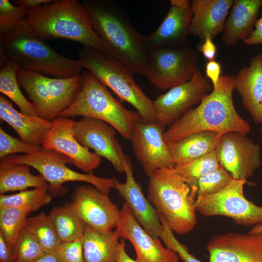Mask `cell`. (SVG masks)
Instances as JSON below:
<instances>
[{
	"label": "cell",
	"instance_id": "cell-3",
	"mask_svg": "<svg viewBox=\"0 0 262 262\" xmlns=\"http://www.w3.org/2000/svg\"><path fill=\"white\" fill-rule=\"evenodd\" d=\"M0 64L14 61L19 68L57 78L81 74L79 59L65 57L40 38L26 18L14 26L0 31Z\"/></svg>",
	"mask_w": 262,
	"mask_h": 262
},
{
	"label": "cell",
	"instance_id": "cell-6",
	"mask_svg": "<svg viewBox=\"0 0 262 262\" xmlns=\"http://www.w3.org/2000/svg\"><path fill=\"white\" fill-rule=\"evenodd\" d=\"M78 55L82 68L121 100L131 104L141 115L142 122L156 121L154 102L137 84L132 71L113 56L94 48L83 47Z\"/></svg>",
	"mask_w": 262,
	"mask_h": 262
},
{
	"label": "cell",
	"instance_id": "cell-48",
	"mask_svg": "<svg viewBox=\"0 0 262 262\" xmlns=\"http://www.w3.org/2000/svg\"><path fill=\"white\" fill-rule=\"evenodd\" d=\"M249 232L253 234H262V224L252 227Z\"/></svg>",
	"mask_w": 262,
	"mask_h": 262
},
{
	"label": "cell",
	"instance_id": "cell-13",
	"mask_svg": "<svg viewBox=\"0 0 262 262\" xmlns=\"http://www.w3.org/2000/svg\"><path fill=\"white\" fill-rule=\"evenodd\" d=\"M211 86L198 69L188 82L175 86L153 101L156 122L165 127L179 120L208 94Z\"/></svg>",
	"mask_w": 262,
	"mask_h": 262
},
{
	"label": "cell",
	"instance_id": "cell-35",
	"mask_svg": "<svg viewBox=\"0 0 262 262\" xmlns=\"http://www.w3.org/2000/svg\"><path fill=\"white\" fill-rule=\"evenodd\" d=\"M12 252V262H34L45 254L36 238L24 228L20 231Z\"/></svg>",
	"mask_w": 262,
	"mask_h": 262
},
{
	"label": "cell",
	"instance_id": "cell-25",
	"mask_svg": "<svg viewBox=\"0 0 262 262\" xmlns=\"http://www.w3.org/2000/svg\"><path fill=\"white\" fill-rule=\"evenodd\" d=\"M0 118L10 125L23 142L40 147L43 137L50 129L52 122L37 115L29 116L16 110L11 102L0 96Z\"/></svg>",
	"mask_w": 262,
	"mask_h": 262
},
{
	"label": "cell",
	"instance_id": "cell-33",
	"mask_svg": "<svg viewBox=\"0 0 262 262\" xmlns=\"http://www.w3.org/2000/svg\"><path fill=\"white\" fill-rule=\"evenodd\" d=\"M219 165L214 150L199 158L176 165L174 169L189 183L196 185L199 179L214 171Z\"/></svg>",
	"mask_w": 262,
	"mask_h": 262
},
{
	"label": "cell",
	"instance_id": "cell-45",
	"mask_svg": "<svg viewBox=\"0 0 262 262\" xmlns=\"http://www.w3.org/2000/svg\"><path fill=\"white\" fill-rule=\"evenodd\" d=\"M0 262H12V250L0 232Z\"/></svg>",
	"mask_w": 262,
	"mask_h": 262
},
{
	"label": "cell",
	"instance_id": "cell-41",
	"mask_svg": "<svg viewBox=\"0 0 262 262\" xmlns=\"http://www.w3.org/2000/svg\"><path fill=\"white\" fill-rule=\"evenodd\" d=\"M205 68L206 76L211 81L213 88L217 87L221 76V64L214 60L208 61L206 64Z\"/></svg>",
	"mask_w": 262,
	"mask_h": 262
},
{
	"label": "cell",
	"instance_id": "cell-9",
	"mask_svg": "<svg viewBox=\"0 0 262 262\" xmlns=\"http://www.w3.org/2000/svg\"><path fill=\"white\" fill-rule=\"evenodd\" d=\"M197 51L188 45L150 49L143 75L157 88L164 90L189 81L198 69Z\"/></svg>",
	"mask_w": 262,
	"mask_h": 262
},
{
	"label": "cell",
	"instance_id": "cell-29",
	"mask_svg": "<svg viewBox=\"0 0 262 262\" xmlns=\"http://www.w3.org/2000/svg\"><path fill=\"white\" fill-rule=\"evenodd\" d=\"M62 242H71L83 237L85 224L70 206H60L49 215Z\"/></svg>",
	"mask_w": 262,
	"mask_h": 262
},
{
	"label": "cell",
	"instance_id": "cell-32",
	"mask_svg": "<svg viewBox=\"0 0 262 262\" xmlns=\"http://www.w3.org/2000/svg\"><path fill=\"white\" fill-rule=\"evenodd\" d=\"M49 190L46 187L35 188L13 195L0 194V208H16L29 213L35 211L51 201L52 196Z\"/></svg>",
	"mask_w": 262,
	"mask_h": 262
},
{
	"label": "cell",
	"instance_id": "cell-12",
	"mask_svg": "<svg viewBox=\"0 0 262 262\" xmlns=\"http://www.w3.org/2000/svg\"><path fill=\"white\" fill-rule=\"evenodd\" d=\"M215 150L219 164L234 180L247 181L261 166L260 146L242 133L221 135Z\"/></svg>",
	"mask_w": 262,
	"mask_h": 262
},
{
	"label": "cell",
	"instance_id": "cell-11",
	"mask_svg": "<svg viewBox=\"0 0 262 262\" xmlns=\"http://www.w3.org/2000/svg\"><path fill=\"white\" fill-rule=\"evenodd\" d=\"M247 181L233 179L221 191L197 197L196 212L204 216L221 215L231 218L238 225L249 227L262 224V207L246 198L244 186Z\"/></svg>",
	"mask_w": 262,
	"mask_h": 262
},
{
	"label": "cell",
	"instance_id": "cell-15",
	"mask_svg": "<svg viewBox=\"0 0 262 262\" xmlns=\"http://www.w3.org/2000/svg\"><path fill=\"white\" fill-rule=\"evenodd\" d=\"M165 127L157 122H139L134 126L130 139L134 154L148 177L164 168H174L167 143Z\"/></svg>",
	"mask_w": 262,
	"mask_h": 262
},
{
	"label": "cell",
	"instance_id": "cell-39",
	"mask_svg": "<svg viewBox=\"0 0 262 262\" xmlns=\"http://www.w3.org/2000/svg\"><path fill=\"white\" fill-rule=\"evenodd\" d=\"M29 10L13 5L8 0H0V31L10 28L27 17Z\"/></svg>",
	"mask_w": 262,
	"mask_h": 262
},
{
	"label": "cell",
	"instance_id": "cell-4",
	"mask_svg": "<svg viewBox=\"0 0 262 262\" xmlns=\"http://www.w3.org/2000/svg\"><path fill=\"white\" fill-rule=\"evenodd\" d=\"M26 18L35 33L42 39L64 38L77 42L84 47L106 53L95 32L90 15L77 0H56L29 10Z\"/></svg>",
	"mask_w": 262,
	"mask_h": 262
},
{
	"label": "cell",
	"instance_id": "cell-1",
	"mask_svg": "<svg viewBox=\"0 0 262 262\" xmlns=\"http://www.w3.org/2000/svg\"><path fill=\"white\" fill-rule=\"evenodd\" d=\"M234 89L235 77L221 75L217 87L164 131L165 142H173L202 131H215L220 135L236 131L247 135L250 126L235 109L232 97Z\"/></svg>",
	"mask_w": 262,
	"mask_h": 262
},
{
	"label": "cell",
	"instance_id": "cell-8",
	"mask_svg": "<svg viewBox=\"0 0 262 262\" xmlns=\"http://www.w3.org/2000/svg\"><path fill=\"white\" fill-rule=\"evenodd\" d=\"M17 79L32 101L36 115L50 122L70 106L82 84L81 74L69 78H50L20 68Z\"/></svg>",
	"mask_w": 262,
	"mask_h": 262
},
{
	"label": "cell",
	"instance_id": "cell-20",
	"mask_svg": "<svg viewBox=\"0 0 262 262\" xmlns=\"http://www.w3.org/2000/svg\"><path fill=\"white\" fill-rule=\"evenodd\" d=\"M170 8L158 28L145 35L149 49L176 48L188 45L193 12L189 0H171Z\"/></svg>",
	"mask_w": 262,
	"mask_h": 262
},
{
	"label": "cell",
	"instance_id": "cell-36",
	"mask_svg": "<svg viewBox=\"0 0 262 262\" xmlns=\"http://www.w3.org/2000/svg\"><path fill=\"white\" fill-rule=\"evenodd\" d=\"M233 179L229 172L220 164L216 170L198 180L197 197L217 193L226 188Z\"/></svg>",
	"mask_w": 262,
	"mask_h": 262
},
{
	"label": "cell",
	"instance_id": "cell-21",
	"mask_svg": "<svg viewBox=\"0 0 262 262\" xmlns=\"http://www.w3.org/2000/svg\"><path fill=\"white\" fill-rule=\"evenodd\" d=\"M124 164L126 180L122 183L114 178L113 188L125 200L132 215L144 229L153 238H160L163 227L158 212L145 197L141 187L135 180L129 156Z\"/></svg>",
	"mask_w": 262,
	"mask_h": 262
},
{
	"label": "cell",
	"instance_id": "cell-47",
	"mask_svg": "<svg viewBox=\"0 0 262 262\" xmlns=\"http://www.w3.org/2000/svg\"><path fill=\"white\" fill-rule=\"evenodd\" d=\"M34 262H61L57 251L45 253Z\"/></svg>",
	"mask_w": 262,
	"mask_h": 262
},
{
	"label": "cell",
	"instance_id": "cell-16",
	"mask_svg": "<svg viewBox=\"0 0 262 262\" xmlns=\"http://www.w3.org/2000/svg\"><path fill=\"white\" fill-rule=\"evenodd\" d=\"M69 205L85 225L106 232L116 228L120 210L108 194L93 185L78 187Z\"/></svg>",
	"mask_w": 262,
	"mask_h": 262
},
{
	"label": "cell",
	"instance_id": "cell-34",
	"mask_svg": "<svg viewBox=\"0 0 262 262\" xmlns=\"http://www.w3.org/2000/svg\"><path fill=\"white\" fill-rule=\"evenodd\" d=\"M29 213L18 208H0V232L12 250Z\"/></svg>",
	"mask_w": 262,
	"mask_h": 262
},
{
	"label": "cell",
	"instance_id": "cell-43",
	"mask_svg": "<svg viewBox=\"0 0 262 262\" xmlns=\"http://www.w3.org/2000/svg\"><path fill=\"white\" fill-rule=\"evenodd\" d=\"M197 49L209 61L214 60L217 48L211 37L207 36L203 42L197 46Z\"/></svg>",
	"mask_w": 262,
	"mask_h": 262
},
{
	"label": "cell",
	"instance_id": "cell-5",
	"mask_svg": "<svg viewBox=\"0 0 262 262\" xmlns=\"http://www.w3.org/2000/svg\"><path fill=\"white\" fill-rule=\"evenodd\" d=\"M197 193V186L189 183L174 168L160 169L149 176L147 199L177 234H186L196 225Z\"/></svg>",
	"mask_w": 262,
	"mask_h": 262
},
{
	"label": "cell",
	"instance_id": "cell-19",
	"mask_svg": "<svg viewBox=\"0 0 262 262\" xmlns=\"http://www.w3.org/2000/svg\"><path fill=\"white\" fill-rule=\"evenodd\" d=\"M209 262H262V234L229 232L213 235Z\"/></svg>",
	"mask_w": 262,
	"mask_h": 262
},
{
	"label": "cell",
	"instance_id": "cell-7",
	"mask_svg": "<svg viewBox=\"0 0 262 262\" xmlns=\"http://www.w3.org/2000/svg\"><path fill=\"white\" fill-rule=\"evenodd\" d=\"M82 84L76 98L58 116H82L101 120L130 140L136 124L142 122L137 111L126 108L89 71L82 73Z\"/></svg>",
	"mask_w": 262,
	"mask_h": 262
},
{
	"label": "cell",
	"instance_id": "cell-31",
	"mask_svg": "<svg viewBox=\"0 0 262 262\" xmlns=\"http://www.w3.org/2000/svg\"><path fill=\"white\" fill-rule=\"evenodd\" d=\"M24 228L36 238L45 253L56 252L62 243L49 216L44 212L27 218Z\"/></svg>",
	"mask_w": 262,
	"mask_h": 262
},
{
	"label": "cell",
	"instance_id": "cell-30",
	"mask_svg": "<svg viewBox=\"0 0 262 262\" xmlns=\"http://www.w3.org/2000/svg\"><path fill=\"white\" fill-rule=\"evenodd\" d=\"M18 68L16 63L11 60L0 67V91L16 103L23 114L37 115L33 104L26 98L20 89L17 79Z\"/></svg>",
	"mask_w": 262,
	"mask_h": 262
},
{
	"label": "cell",
	"instance_id": "cell-18",
	"mask_svg": "<svg viewBox=\"0 0 262 262\" xmlns=\"http://www.w3.org/2000/svg\"><path fill=\"white\" fill-rule=\"evenodd\" d=\"M115 229L120 237L131 243L137 262H180L176 253L164 247L159 238H153L144 229L125 202L120 209Z\"/></svg>",
	"mask_w": 262,
	"mask_h": 262
},
{
	"label": "cell",
	"instance_id": "cell-14",
	"mask_svg": "<svg viewBox=\"0 0 262 262\" xmlns=\"http://www.w3.org/2000/svg\"><path fill=\"white\" fill-rule=\"evenodd\" d=\"M116 130L101 120L83 116L75 121L74 135L82 146L107 160L118 172H124L128 157L116 137Z\"/></svg>",
	"mask_w": 262,
	"mask_h": 262
},
{
	"label": "cell",
	"instance_id": "cell-46",
	"mask_svg": "<svg viewBox=\"0 0 262 262\" xmlns=\"http://www.w3.org/2000/svg\"><path fill=\"white\" fill-rule=\"evenodd\" d=\"M116 262H137L131 258L126 252L124 240H121L119 244Z\"/></svg>",
	"mask_w": 262,
	"mask_h": 262
},
{
	"label": "cell",
	"instance_id": "cell-49",
	"mask_svg": "<svg viewBox=\"0 0 262 262\" xmlns=\"http://www.w3.org/2000/svg\"><path fill=\"white\" fill-rule=\"evenodd\" d=\"M260 131H261V136H262V124L261 128L260 129Z\"/></svg>",
	"mask_w": 262,
	"mask_h": 262
},
{
	"label": "cell",
	"instance_id": "cell-24",
	"mask_svg": "<svg viewBox=\"0 0 262 262\" xmlns=\"http://www.w3.org/2000/svg\"><path fill=\"white\" fill-rule=\"evenodd\" d=\"M262 5V0H234L222 32L225 46H234L250 35Z\"/></svg>",
	"mask_w": 262,
	"mask_h": 262
},
{
	"label": "cell",
	"instance_id": "cell-27",
	"mask_svg": "<svg viewBox=\"0 0 262 262\" xmlns=\"http://www.w3.org/2000/svg\"><path fill=\"white\" fill-rule=\"evenodd\" d=\"M120 238L115 229L103 232L85 226L82 237L84 262H116Z\"/></svg>",
	"mask_w": 262,
	"mask_h": 262
},
{
	"label": "cell",
	"instance_id": "cell-28",
	"mask_svg": "<svg viewBox=\"0 0 262 262\" xmlns=\"http://www.w3.org/2000/svg\"><path fill=\"white\" fill-rule=\"evenodd\" d=\"M27 164L15 163L7 156L0 160V194L8 192L24 191L30 187H46L48 182L40 174L36 176L31 172Z\"/></svg>",
	"mask_w": 262,
	"mask_h": 262
},
{
	"label": "cell",
	"instance_id": "cell-17",
	"mask_svg": "<svg viewBox=\"0 0 262 262\" xmlns=\"http://www.w3.org/2000/svg\"><path fill=\"white\" fill-rule=\"evenodd\" d=\"M75 123V121L68 117H57L44 135L41 146L45 149L55 150L66 155L72 161V164L89 173L99 165L101 159L77 141L73 133Z\"/></svg>",
	"mask_w": 262,
	"mask_h": 262
},
{
	"label": "cell",
	"instance_id": "cell-37",
	"mask_svg": "<svg viewBox=\"0 0 262 262\" xmlns=\"http://www.w3.org/2000/svg\"><path fill=\"white\" fill-rule=\"evenodd\" d=\"M44 149L42 146H35L25 143L13 137L0 128V158L16 153L30 154Z\"/></svg>",
	"mask_w": 262,
	"mask_h": 262
},
{
	"label": "cell",
	"instance_id": "cell-40",
	"mask_svg": "<svg viewBox=\"0 0 262 262\" xmlns=\"http://www.w3.org/2000/svg\"><path fill=\"white\" fill-rule=\"evenodd\" d=\"M57 251L61 262H84L82 237L71 242H62Z\"/></svg>",
	"mask_w": 262,
	"mask_h": 262
},
{
	"label": "cell",
	"instance_id": "cell-42",
	"mask_svg": "<svg viewBox=\"0 0 262 262\" xmlns=\"http://www.w3.org/2000/svg\"><path fill=\"white\" fill-rule=\"evenodd\" d=\"M243 41L248 46H262V17L257 20L254 28L250 35Z\"/></svg>",
	"mask_w": 262,
	"mask_h": 262
},
{
	"label": "cell",
	"instance_id": "cell-44",
	"mask_svg": "<svg viewBox=\"0 0 262 262\" xmlns=\"http://www.w3.org/2000/svg\"><path fill=\"white\" fill-rule=\"evenodd\" d=\"M54 1L53 0H14L13 2L17 6L30 10L41 5L50 4Z\"/></svg>",
	"mask_w": 262,
	"mask_h": 262
},
{
	"label": "cell",
	"instance_id": "cell-38",
	"mask_svg": "<svg viewBox=\"0 0 262 262\" xmlns=\"http://www.w3.org/2000/svg\"><path fill=\"white\" fill-rule=\"evenodd\" d=\"M159 216L163 227L160 238L166 247L176 253L183 262H201L190 254L187 247L176 238L174 232L169 227L164 218L160 215Z\"/></svg>",
	"mask_w": 262,
	"mask_h": 262
},
{
	"label": "cell",
	"instance_id": "cell-2",
	"mask_svg": "<svg viewBox=\"0 0 262 262\" xmlns=\"http://www.w3.org/2000/svg\"><path fill=\"white\" fill-rule=\"evenodd\" d=\"M93 28L101 39L106 53L115 58L133 73L144 75L150 49L145 35L132 26L115 2L108 0H83Z\"/></svg>",
	"mask_w": 262,
	"mask_h": 262
},
{
	"label": "cell",
	"instance_id": "cell-23",
	"mask_svg": "<svg viewBox=\"0 0 262 262\" xmlns=\"http://www.w3.org/2000/svg\"><path fill=\"white\" fill-rule=\"evenodd\" d=\"M235 89L254 122L262 124V52L250 58L235 77Z\"/></svg>",
	"mask_w": 262,
	"mask_h": 262
},
{
	"label": "cell",
	"instance_id": "cell-22",
	"mask_svg": "<svg viewBox=\"0 0 262 262\" xmlns=\"http://www.w3.org/2000/svg\"><path fill=\"white\" fill-rule=\"evenodd\" d=\"M234 0H192L193 15L190 34L202 44L207 36L213 40L223 32L226 17Z\"/></svg>",
	"mask_w": 262,
	"mask_h": 262
},
{
	"label": "cell",
	"instance_id": "cell-26",
	"mask_svg": "<svg viewBox=\"0 0 262 262\" xmlns=\"http://www.w3.org/2000/svg\"><path fill=\"white\" fill-rule=\"evenodd\" d=\"M220 136L215 131H202L167 143L175 166L199 158L215 150Z\"/></svg>",
	"mask_w": 262,
	"mask_h": 262
},
{
	"label": "cell",
	"instance_id": "cell-10",
	"mask_svg": "<svg viewBox=\"0 0 262 262\" xmlns=\"http://www.w3.org/2000/svg\"><path fill=\"white\" fill-rule=\"evenodd\" d=\"M7 156L15 163L27 164L35 168L49 183L51 191L61 190L64 183L69 181L85 182L108 194L113 188L114 178L99 177L93 172L83 174L75 171L66 165L72 163L70 159L55 150L44 149L30 154Z\"/></svg>",
	"mask_w": 262,
	"mask_h": 262
}]
</instances>
